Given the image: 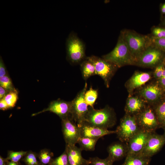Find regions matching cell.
<instances>
[{
  "label": "cell",
  "instance_id": "cell-1",
  "mask_svg": "<svg viewBox=\"0 0 165 165\" xmlns=\"http://www.w3.org/2000/svg\"><path fill=\"white\" fill-rule=\"evenodd\" d=\"M116 120L114 109L107 105L100 109L90 107L84 121L95 126L108 129L116 124Z\"/></svg>",
  "mask_w": 165,
  "mask_h": 165
},
{
  "label": "cell",
  "instance_id": "cell-2",
  "mask_svg": "<svg viewBox=\"0 0 165 165\" xmlns=\"http://www.w3.org/2000/svg\"><path fill=\"white\" fill-rule=\"evenodd\" d=\"M102 57L115 64L118 68L127 65H136V62L131 56L121 31L117 44L110 53Z\"/></svg>",
  "mask_w": 165,
  "mask_h": 165
},
{
  "label": "cell",
  "instance_id": "cell-3",
  "mask_svg": "<svg viewBox=\"0 0 165 165\" xmlns=\"http://www.w3.org/2000/svg\"><path fill=\"white\" fill-rule=\"evenodd\" d=\"M121 31L129 51L136 63L141 54L152 46L151 38L131 31L127 30Z\"/></svg>",
  "mask_w": 165,
  "mask_h": 165
},
{
  "label": "cell",
  "instance_id": "cell-4",
  "mask_svg": "<svg viewBox=\"0 0 165 165\" xmlns=\"http://www.w3.org/2000/svg\"><path fill=\"white\" fill-rule=\"evenodd\" d=\"M153 80L136 90L134 93L142 98L147 105L152 106L165 98V91L157 80Z\"/></svg>",
  "mask_w": 165,
  "mask_h": 165
},
{
  "label": "cell",
  "instance_id": "cell-5",
  "mask_svg": "<svg viewBox=\"0 0 165 165\" xmlns=\"http://www.w3.org/2000/svg\"><path fill=\"white\" fill-rule=\"evenodd\" d=\"M67 58L73 64L81 63L86 58L85 45L74 32H71L66 41Z\"/></svg>",
  "mask_w": 165,
  "mask_h": 165
},
{
  "label": "cell",
  "instance_id": "cell-6",
  "mask_svg": "<svg viewBox=\"0 0 165 165\" xmlns=\"http://www.w3.org/2000/svg\"><path fill=\"white\" fill-rule=\"evenodd\" d=\"M140 130L135 116L125 114L120 120L115 134L119 141L127 143Z\"/></svg>",
  "mask_w": 165,
  "mask_h": 165
},
{
  "label": "cell",
  "instance_id": "cell-7",
  "mask_svg": "<svg viewBox=\"0 0 165 165\" xmlns=\"http://www.w3.org/2000/svg\"><path fill=\"white\" fill-rule=\"evenodd\" d=\"M86 58L94 64L96 75L101 77L106 87L109 88L110 81L118 68L102 57L92 55Z\"/></svg>",
  "mask_w": 165,
  "mask_h": 165
},
{
  "label": "cell",
  "instance_id": "cell-8",
  "mask_svg": "<svg viewBox=\"0 0 165 165\" xmlns=\"http://www.w3.org/2000/svg\"><path fill=\"white\" fill-rule=\"evenodd\" d=\"M135 116L141 130L152 133L161 128L154 110L150 105H147L142 110Z\"/></svg>",
  "mask_w": 165,
  "mask_h": 165
},
{
  "label": "cell",
  "instance_id": "cell-9",
  "mask_svg": "<svg viewBox=\"0 0 165 165\" xmlns=\"http://www.w3.org/2000/svg\"><path fill=\"white\" fill-rule=\"evenodd\" d=\"M165 59V53L159 49L151 46L145 51L137 59L136 65L154 68Z\"/></svg>",
  "mask_w": 165,
  "mask_h": 165
},
{
  "label": "cell",
  "instance_id": "cell-10",
  "mask_svg": "<svg viewBox=\"0 0 165 165\" xmlns=\"http://www.w3.org/2000/svg\"><path fill=\"white\" fill-rule=\"evenodd\" d=\"M87 86L86 82L83 89L77 94L75 98L71 101L72 111L71 118L77 124L84 121L89 107L86 103L84 97L85 93Z\"/></svg>",
  "mask_w": 165,
  "mask_h": 165
},
{
  "label": "cell",
  "instance_id": "cell-11",
  "mask_svg": "<svg viewBox=\"0 0 165 165\" xmlns=\"http://www.w3.org/2000/svg\"><path fill=\"white\" fill-rule=\"evenodd\" d=\"M61 119L62 132L66 144L75 145L81 137L78 127L70 117Z\"/></svg>",
  "mask_w": 165,
  "mask_h": 165
},
{
  "label": "cell",
  "instance_id": "cell-12",
  "mask_svg": "<svg viewBox=\"0 0 165 165\" xmlns=\"http://www.w3.org/2000/svg\"><path fill=\"white\" fill-rule=\"evenodd\" d=\"M152 78V72L135 71L125 84L128 95H133L136 90L147 84Z\"/></svg>",
  "mask_w": 165,
  "mask_h": 165
},
{
  "label": "cell",
  "instance_id": "cell-13",
  "mask_svg": "<svg viewBox=\"0 0 165 165\" xmlns=\"http://www.w3.org/2000/svg\"><path fill=\"white\" fill-rule=\"evenodd\" d=\"M165 144V133L160 134L153 132L142 151L138 155L151 158L158 152Z\"/></svg>",
  "mask_w": 165,
  "mask_h": 165
},
{
  "label": "cell",
  "instance_id": "cell-14",
  "mask_svg": "<svg viewBox=\"0 0 165 165\" xmlns=\"http://www.w3.org/2000/svg\"><path fill=\"white\" fill-rule=\"evenodd\" d=\"M71 101H66L58 99L52 101L47 108L32 114V116H35L42 112L49 111L56 114L62 119L67 117L71 118Z\"/></svg>",
  "mask_w": 165,
  "mask_h": 165
},
{
  "label": "cell",
  "instance_id": "cell-15",
  "mask_svg": "<svg viewBox=\"0 0 165 165\" xmlns=\"http://www.w3.org/2000/svg\"><path fill=\"white\" fill-rule=\"evenodd\" d=\"M152 133L140 130L134 135L127 143L128 150L127 155L139 154L143 149Z\"/></svg>",
  "mask_w": 165,
  "mask_h": 165
},
{
  "label": "cell",
  "instance_id": "cell-16",
  "mask_svg": "<svg viewBox=\"0 0 165 165\" xmlns=\"http://www.w3.org/2000/svg\"><path fill=\"white\" fill-rule=\"evenodd\" d=\"M77 125L80 130L81 137L99 139L105 135L116 133L115 130H110L101 128L84 121Z\"/></svg>",
  "mask_w": 165,
  "mask_h": 165
},
{
  "label": "cell",
  "instance_id": "cell-17",
  "mask_svg": "<svg viewBox=\"0 0 165 165\" xmlns=\"http://www.w3.org/2000/svg\"><path fill=\"white\" fill-rule=\"evenodd\" d=\"M147 104L138 95L134 94L128 96L124 108L125 114L136 116L142 110Z\"/></svg>",
  "mask_w": 165,
  "mask_h": 165
},
{
  "label": "cell",
  "instance_id": "cell-18",
  "mask_svg": "<svg viewBox=\"0 0 165 165\" xmlns=\"http://www.w3.org/2000/svg\"><path fill=\"white\" fill-rule=\"evenodd\" d=\"M66 152L69 165H88L91 164L89 160L84 158L81 154L82 150L75 145L66 144Z\"/></svg>",
  "mask_w": 165,
  "mask_h": 165
},
{
  "label": "cell",
  "instance_id": "cell-19",
  "mask_svg": "<svg viewBox=\"0 0 165 165\" xmlns=\"http://www.w3.org/2000/svg\"><path fill=\"white\" fill-rule=\"evenodd\" d=\"M108 157L114 162L127 156L128 150L127 143L121 142H113L107 148Z\"/></svg>",
  "mask_w": 165,
  "mask_h": 165
},
{
  "label": "cell",
  "instance_id": "cell-20",
  "mask_svg": "<svg viewBox=\"0 0 165 165\" xmlns=\"http://www.w3.org/2000/svg\"><path fill=\"white\" fill-rule=\"evenodd\" d=\"M151 158L138 154L128 155L121 165H149Z\"/></svg>",
  "mask_w": 165,
  "mask_h": 165
},
{
  "label": "cell",
  "instance_id": "cell-21",
  "mask_svg": "<svg viewBox=\"0 0 165 165\" xmlns=\"http://www.w3.org/2000/svg\"><path fill=\"white\" fill-rule=\"evenodd\" d=\"M80 68L82 77L85 80L96 75L95 69L94 64L86 57L80 63Z\"/></svg>",
  "mask_w": 165,
  "mask_h": 165
},
{
  "label": "cell",
  "instance_id": "cell-22",
  "mask_svg": "<svg viewBox=\"0 0 165 165\" xmlns=\"http://www.w3.org/2000/svg\"><path fill=\"white\" fill-rule=\"evenodd\" d=\"M154 110L161 128L165 124V98L152 106Z\"/></svg>",
  "mask_w": 165,
  "mask_h": 165
},
{
  "label": "cell",
  "instance_id": "cell-23",
  "mask_svg": "<svg viewBox=\"0 0 165 165\" xmlns=\"http://www.w3.org/2000/svg\"><path fill=\"white\" fill-rule=\"evenodd\" d=\"M98 140V139L81 137L77 143L82 151H93Z\"/></svg>",
  "mask_w": 165,
  "mask_h": 165
},
{
  "label": "cell",
  "instance_id": "cell-24",
  "mask_svg": "<svg viewBox=\"0 0 165 165\" xmlns=\"http://www.w3.org/2000/svg\"><path fill=\"white\" fill-rule=\"evenodd\" d=\"M97 90L91 87L89 90L86 91L84 95L85 101L90 107L94 108V105L97 98Z\"/></svg>",
  "mask_w": 165,
  "mask_h": 165
},
{
  "label": "cell",
  "instance_id": "cell-25",
  "mask_svg": "<svg viewBox=\"0 0 165 165\" xmlns=\"http://www.w3.org/2000/svg\"><path fill=\"white\" fill-rule=\"evenodd\" d=\"M9 108L14 107L18 99V94L17 90L9 92L4 97Z\"/></svg>",
  "mask_w": 165,
  "mask_h": 165
},
{
  "label": "cell",
  "instance_id": "cell-26",
  "mask_svg": "<svg viewBox=\"0 0 165 165\" xmlns=\"http://www.w3.org/2000/svg\"><path fill=\"white\" fill-rule=\"evenodd\" d=\"M53 156L52 152L47 149H42L41 151L39 154V158L42 164L46 165L50 164L53 160Z\"/></svg>",
  "mask_w": 165,
  "mask_h": 165
},
{
  "label": "cell",
  "instance_id": "cell-27",
  "mask_svg": "<svg viewBox=\"0 0 165 165\" xmlns=\"http://www.w3.org/2000/svg\"><path fill=\"white\" fill-rule=\"evenodd\" d=\"M0 86L9 92L16 91L10 78L7 75L0 77Z\"/></svg>",
  "mask_w": 165,
  "mask_h": 165
},
{
  "label": "cell",
  "instance_id": "cell-28",
  "mask_svg": "<svg viewBox=\"0 0 165 165\" xmlns=\"http://www.w3.org/2000/svg\"><path fill=\"white\" fill-rule=\"evenodd\" d=\"M27 153V151H20L9 152L6 160H10L11 161L17 163Z\"/></svg>",
  "mask_w": 165,
  "mask_h": 165
},
{
  "label": "cell",
  "instance_id": "cell-29",
  "mask_svg": "<svg viewBox=\"0 0 165 165\" xmlns=\"http://www.w3.org/2000/svg\"><path fill=\"white\" fill-rule=\"evenodd\" d=\"M49 164L50 165H69L65 151L59 157L53 159Z\"/></svg>",
  "mask_w": 165,
  "mask_h": 165
},
{
  "label": "cell",
  "instance_id": "cell-30",
  "mask_svg": "<svg viewBox=\"0 0 165 165\" xmlns=\"http://www.w3.org/2000/svg\"><path fill=\"white\" fill-rule=\"evenodd\" d=\"M165 67V59L160 63L156 66L152 71L153 78L158 80L162 76Z\"/></svg>",
  "mask_w": 165,
  "mask_h": 165
},
{
  "label": "cell",
  "instance_id": "cell-31",
  "mask_svg": "<svg viewBox=\"0 0 165 165\" xmlns=\"http://www.w3.org/2000/svg\"><path fill=\"white\" fill-rule=\"evenodd\" d=\"M89 160L92 165H113V163L108 156L104 159L97 157H90Z\"/></svg>",
  "mask_w": 165,
  "mask_h": 165
},
{
  "label": "cell",
  "instance_id": "cell-32",
  "mask_svg": "<svg viewBox=\"0 0 165 165\" xmlns=\"http://www.w3.org/2000/svg\"><path fill=\"white\" fill-rule=\"evenodd\" d=\"M152 45L159 49L165 53V38H158L152 37Z\"/></svg>",
  "mask_w": 165,
  "mask_h": 165
},
{
  "label": "cell",
  "instance_id": "cell-33",
  "mask_svg": "<svg viewBox=\"0 0 165 165\" xmlns=\"http://www.w3.org/2000/svg\"><path fill=\"white\" fill-rule=\"evenodd\" d=\"M24 161L28 165H39L36 156L32 152H30L25 155Z\"/></svg>",
  "mask_w": 165,
  "mask_h": 165
},
{
  "label": "cell",
  "instance_id": "cell-34",
  "mask_svg": "<svg viewBox=\"0 0 165 165\" xmlns=\"http://www.w3.org/2000/svg\"><path fill=\"white\" fill-rule=\"evenodd\" d=\"M152 37L158 38H165V28L156 27L152 31Z\"/></svg>",
  "mask_w": 165,
  "mask_h": 165
},
{
  "label": "cell",
  "instance_id": "cell-35",
  "mask_svg": "<svg viewBox=\"0 0 165 165\" xmlns=\"http://www.w3.org/2000/svg\"><path fill=\"white\" fill-rule=\"evenodd\" d=\"M6 68L2 57L0 58V77L7 75Z\"/></svg>",
  "mask_w": 165,
  "mask_h": 165
},
{
  "label": "cell",
  "instance_id": "cell-36",
  "mask_svg": "<svg viewBox=\"0 0 165 165\" xmlns=\"http://www.w3.org/2000/svg\"><path fill=\"white\" fill-rule=\"evenodd\" d=\"M10 108L7 104L4 98L0 99V109L5 111Z\"/></svg>",
  "mask_w": 165,
  "mask_h": 165
},
{
  "label": "cell",
  "instance_id": "cell-37",
  "mask_svg": "<svg viewBox=\"0 0 165 165\" xmlns=\"http://www.w3.org/2000/svg\"><path fill=\"white\" fill-rule=\"evenodd\" d=\"M157 81L165 91V67L162 77L160 79Z\"/></svg>",
  "mask_w": 165,
  "mask_h": 165
},
{
  "label": "cell",
  "instance_id": "cell-38",
  "mask_svg": "<svg viewBox=\"0 0 165 165\" xmlns=\"http://www.w3.org/2000/svg\"><path fill=\"white\" fill-rule=\"evenodd\" d=\"M9 92L6 89L0 86V99L4 97Z\"/></svg>",
  "mask_w": 165,
  "mask_h": 165
},
{
  "label": "cell",
  "instance_id": "cell-39",
  "mask_svg": "<svg viewBox=\"0 0 165 165\" xmlns=\"http://www.w3.org/2000/svg\"><path fill=\"white\" fill-rule=\"evenodd\" d=\"M6 160L2 158V156H0V165H6Z\"/></svg>",
  "mask_w": 165,
  "mask_h": 165
},
{
  "label": "cell",
  "instance_id": "cell-40",
  "mask_svg": "<svg viewBox=\"0 0 165 165\" xmlns=\"http://www.w3.org/2000/svg\"><path fill=\"white\" fill-rule=\"evenodd\" d=\"M160 9L161 13L165 15V3L161 5Z\"/></svg>",
  "mask_w": 165,
  "mask_h": 165
},
{
  "label": "cell",
  "instance_id": "cell-41",
  "mask_svg": "<svg viewBox=\"0 0 165 165\" xmlns=\"http://www.w3.org/2000/svg\"><path fill=\"white\" fill-rule=\"evenodd\" d=\"M7 165H19L17 163L14 162L12 161L9 162H8Z\"/></svg>",
  "mask_w": 165,
  "mask_h": 165
},
{
  "label": "cell",
  "instance_id": "cell-42",
  "mask_svg": "<svg viewBox=\"0 0 165 165\" xmlns=\"http://www.w3.org/2000/svg\"><path fill=\"white\" fill-rule=\"evenodd\" d=\"M164 130V133H165V124L163 125V126L162 127V128Z\"/></svg>",
  "mask_w": 165,
  "mask_h": 165
},
{
  "label": "cell",
  "instance_id": "cell-43",
  "mask_svg": "<svg viewBox=\"0 0 165 165\" xmlns=\"http://www.w3.org/2000/svg\"><path fill=\"white\" fill-rule=\"evenodd\" d=\"M163 24L165 25V18L164 20Z\"/></svg>",
  "mask_w": 165,
  "mask_h": 165
},
{
  "label": "cell",
  "instance_id": "cell-44",
  "mask_svg": "<svg viewBox=\"0 0 165 165\" xmlns=\"http://www.w3.org/2000/svg\"><path fill=\"white\" fill-rule=\"evenodd\" d=\"M88 165H92V164H89Z\"/></svg>",
  "mask_w": 165,
  "mask_h": 165
}]
</instances>
